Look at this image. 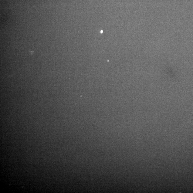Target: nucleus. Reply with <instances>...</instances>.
Instances as JSON below:
<instances>
[{"label": "nucleus", "mask_w": 193, "mask_h": 193, "mask_svg": "<svg viewBox=\"0 0 193 193\" xmlns=\"http://www.w3.org/2000/svg\"><path fill=\"white\" fill-rule=\"evenodd\" d=\"M102 32H103V31H101V33H102Z\"/></svg>", "instance_id": "f257e3e1"}]
</instances>
